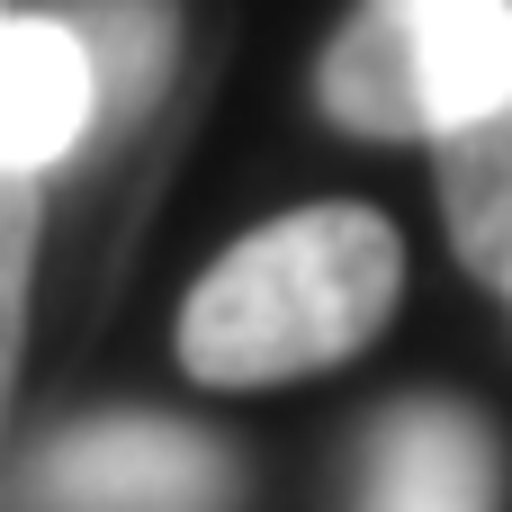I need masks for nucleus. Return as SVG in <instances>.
<instances>
[{
    "instance_id": "423d86ee",
    "label": "nucleus",
    "mask_w": 512,
    "mask_h": 512,
    "mask_svg": "<svg viewBox=\"0 0 512 512\" xmlns=\"http://www.w3.org/2000/svg\"><path fill=\"white\" fill-rule=\"evenodd\" d=\"M441 216L477 279L512 288V108L441 144Z\"/></svg>"
},
{
    "instance_id": "0eeeda50",
    "label": "nucleus",
    "mask_w": 512,
    "mask_h": 512,
    "mask_svg": "<svg viewBox=\"0 0 512 512\" xmlns=\"http://www.w3.org/2000/svg\"><path fill=\"white\" fill-rule=\"evenodd\" d=\"M72 27H81V45H90V63H99L108 117H135V108L153 99L162 63H171V9H162V0H90Z\"/></svg>"
},
{
    "instance_id": "6e6552de",
    "label": "nucleus",
    "mask_w": 512,
    "mask_h": 512,
    "mask_svg": "<svg viewBox=\"0 0 512 512\" xmlns=\"http://www.w3.org/2000/svg\"><path fill=\"white\" fill-rule=\"evenodd\" d=\"M27 270H36V180L0 162V423H9L18 351H27Z\"/></svg>"
},
{
    "instance_id": "20e7f679",
    "label": "nucleus",
    "mask_w": 512,
    "mask_h": 512,
    "mask_svg": "<svg viewBox=\"0 0 512 512\" xmlns=\"http://www.w3.org/2000/svg\"><path fill=\"white\" fill-rule=\"evenodd\" d=\"M360 512H504L495 423L450 396H405L369 432V504Z\"/></svg>"
},
{
    "instance_id": "39448f33",
    "label": "nucleus",
    "mask_w": 512,
    "mask_h": 512,
    "mask_svg": "<svg viewBox=\"0 0 512 512\" xmlns=\"http://www.w3.org/2000/svg\"><path fill=\"white\" fill-rule=\"evenodd\" d=\"M99 117H108V99H99V63H90L81 27L54 9H9L0 18V162L36 180Z\"/></svg>"
},
{
    "instance_id": "f03ea898",
    "label": "nucleus",
    "mask_w": 512,
    "mask_h": 512,
    "mask_svg": "<svg viewBox=\"0 0 512 512\" xmlns=\"http://www.w3.org/2000/svg\"><path fill=\"white\" fill-rule=\"evenodd\" d=\"M315 90L351 135L450 144L512 108V0H360Z\"/></svg>"
},
{
    "instance_id": "1a4fd4ad",
    "label": "nucleus",
    "mask_w": 512,
    "mask_h": 512,
    "mask_svg": "<svg viewBox=\"0 0 512 512\" xmlns=\"http://www.w3.org/2000/svg\"><path fill=\"white\" fill-rule=\"evenodd\" d=\"M0 18H9V9H0Z\"/></svg>"
},
{
    "instance_id": "7ed1b4c3",
    "label": "nucleus",
    "mask_w": 512,
    "mask_h": 512,
    "mask_svg": "<svg viewBox=\"0 0 512 512\" xmlns=\"http://www.w3.org/2000/svg\"><path fill=\"white\" fill-rule=\"evenodd\" d=\"M234 495V459L153 414H108L63 432L36 459V504L45 512H216Z\"/></svg>"
},
{
    "instance_id": "f257e3e1",
    "label": "nucleus",
    "mask_w": 512,
    "mask_h": 512,
    "mask_svg": "<svg viewBox=\"0 0 512 512\" xmlns=\"http://www.w3.org/2000/svg\"><path fill=\"white\" fill-rule=\"evenodd\" d=\"M405 243L369 207H306L243 234L180 306V360L207 387H288L369 351L396 315Z\"/></svg>"
}]
</instances>
